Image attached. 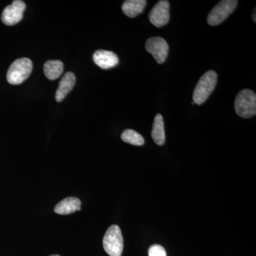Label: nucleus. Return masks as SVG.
<instances>
[{"mask_svg": "<svg viewBox=\"0 0 256 256\" xmlns=\"http://www.w3.org/2000/svg\"><path fill=\"white\" fill-rule=\"evenodd\" d=\"M218 75L214 70H208L201 77L193 92V102L202 105L214 90Z\"/></svg>", "mask_w": 256, "mask_h": 256, "instance_id": "1", "label": "nucleus"}, {"mask_svg": "<svg viewBox=\"0 0 256 256\" xmlns=\"http://www.w3.org/2000/svg\"><path fill=\"white\" fill-rule=\"evenodd\" d=\"M33 68L32 60L28 58L15 60L6 73V80L12 85H18L28 78Z\"/></svg>", "mask_w": 256, "mask_h": 256, "instance_id": "2", "label": "nucleus"}, {"mask_svg": "<svg viewBox=\"0 0 256 256\" xmlns=\"http://www.w3.org/2000/svg\"><path fill=\"white\" fill-rule=\"evenodd\" d=\"M234 107L236 114L244 118H250L256 114V95L252 90L245 89L238 92Z\"/></svg>", "mask_w": 256, "mask_h": 256, "instance_id": "3", "label": "nucleus"}, {"mask_svg": "<svg viewBox=\"0 0 256 256\" xmlns=\"http://www.w3.org/2000/svg\"><path fill=\"white\" fill-rule=\"evenodd\" d=\"M104 250L110 256H121L124 250V238L118 226L108 228L102 240Z\"/></svg>", "mask_w": 256, "mask_h": 256, "instance_id": "4", "label": "nucleus"}, {"mask_svg": "<svg viewBox=\"0 0 256 256\" xmlns=\"http://www.w3.org/2000/svg\"><path fill=\"white\" fill-rule=\"evenodd\" d=\"M236 0H224L218 3L210 12L207 18V22L210 26H216L223 22L236 8Z\"/></svg>", "mask_w": 256, "mask_h": 256, "instance_id": "5", "label": "nucleus"}, {"mask_svg": "<svg viewBox=\"0 0 256 256\" xmlns=\"http://www.w3.org/2000/svg\"><path fill=\"white\" fill-rule=\"evenodd\" d=\"M146 50L158 64L164 63L169 53V45L162 37H152L146 42Z\"/></svg>", "mask_w": 256, "mask_h": 256, "instance_id": "6", "label": "nucleus"}, {"mask_svg": "<svg viewBox=\"0 0 256 256\" xmlns=\"http://www.w3.org/2000/svg\"><path fill=\"white\" fill-rule=\"evenodd\" d=\"M26 4L21 0H14L12 4L5 8L2 14V21L8 26H13L20 22L23 18Z\"/></svg>", "mask_w": 256, "mask_h": 256, "instance_id": "7", "label": "nucleus"}, {"mask_svg": "<svg viewBox=\"0 0 256 256\" xmlns=\"http://www.w3.org/2000/svg\"><path fill=\"white\" fill-rule=\"evenodd\" d=\"M170 2L166 0L158 2L149 13L150 22L156 28L165 26L170 21Z\"/></svg>", "mask_w": 256, "mask_h": 256, "instance_id": "8", "label": "nucleus"}, {"mask_svg": "<svg viewBox=\"0 0 256 256\" xmlns=\"http://www.w3.org/2000/svg\"><path fill=\"white\" fill-rule=\"evenodd\" d=\"M94 63L102 69H109L116 66L119 58L116 54L110 50H98L94 54Z\"/></svg>", "mask_w": 256, "mask_h": 256, "instance_id": "9", "label": "nucleus"}, {"mask_svg": "<svg viewBox=\"0 0 256 256\" xmlns=\"http://www.w3.org/2000/svg\"><path fill=\"white\" fill-rule=\"evenodd\" d=\"M80 205L82 202L76 197H67L56 205L54 212L58 214L68 215L80 210Z\"/></svg>", "mask_w": 256, "mask_h": 256, "instance_id": "10", "label": "nucleus"}, {"mask_svg": "<svg viewBox=\"0 0 256 256\" xmlns=\"http://www.w3.org/2000/svg\"><path fill=\"white\" fill-rule=\"evenodd\" d=\"M76 80V78L72 72H67L64 75L63 78L60 80L58 89L56 92L55 98L57 102H60L65 98L67 94L73 89L75 86Z\"/></svg>", "mask_w": 256, "mask_h": 256, "instance_id": "11", "label": "nucleus"}, {"mask_svg": "<svg viewBox=\"0 0 256 256\" xmlns=\"http://www.w3.org/2000/svg\"><path fill=\"white\" fill-rule=\"evenodd\" d=\"M146 0H127L122 5V11L128 18H134L144 11Z\"/></svg>", "mask_w": 256, "mask_h": 256, "instance_id": "12", "label": "nucleus"}, {"mask_svg": "<svg viewBox=\"0 0 256 256\" xmlns=\"http://www.w3.org/2000/svg\"><path fill=\"white\" fill-rule=\"evenodd\" d=\"M152 138L158 146H163L165 142L164 120L162 114H156L153 122Z\"/></svg>", "mask_w": 256, "mask_h": 256, "instance_id": "13", "label": "nucleus"}, {"mask_svg": "<svg viewBox=\"0 0 256 256\" xmlns=\"http://www.w3.org/2000/svg\"><path fill=\"white\" fill-rule=\"evenodd\" d=\"M44 72L47 78L50 80H56L63 74V62L60 60H48L44 66Z\"/></svg>", "mask_w": 256, "mask_h": 256, "instance_id": "14", "label": "nucleus"}, {"mask_svg": "<svg viewBox=\"0 0 256 256\" xmlns=\"http://www.w3.org/2000/svg\"><path fill=\"white\" fill-rule=\"evenodd\" d=\"M121 139L124 142L129 143L136 146H142L144 144V138L140 133L133 130H126L121 134Z\"/></svg>", "mask_w": 256, "mask_h": 256, "instance_id": "15", "label": "nucleus"}, {"mask_svg": "<svg viewBox=\"0 0 256 256\" xmlns=\"http://www.w3.org/2000/svg\"><path fill=\"white\" fill-rule=\"evenodd\" d=\"M148 255L149 256H166V252L162 246L156 244L150 248L149 250H148Z\"/></svg>", "mask_w": 256, "mask_h": 256, "instance_id": "16", "label": "nucleus"}, {"mask_svg": "<svg viewBox=\"0 0 256 256\" xmlns=\"http://www.w3.org/2000/svg\"><path fill=\"white\" fill-rule=\"evenodd\" d=\"M252 20H254V22H256V9L254 10V13H252Z\"/></svg>", "mask_w": 256, "mask_h": 256, "instance_id": "17", "label": "nucleus"}, {"mask_svg": "<svg viewBox=\"0 0 256 256\" xmlns=\"http://www.w3.org/2000/svg\"><path fill=\"white\" fill-rule=\"evenodd\" d=\"M58 256V255H52V256Z\"/></svg>", "mask_w": 256, "mask_h": 256, "instance_id": "18", "label": "nucleus"}]
</instances>
